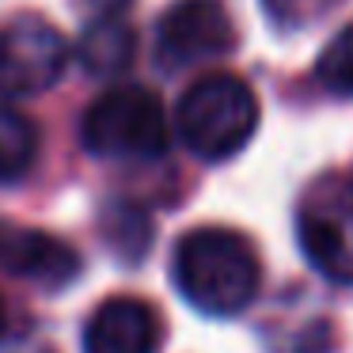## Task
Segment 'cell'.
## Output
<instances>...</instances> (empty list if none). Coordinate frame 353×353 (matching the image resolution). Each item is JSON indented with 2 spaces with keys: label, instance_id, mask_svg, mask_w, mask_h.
Here are the masks:
<instances>
[{
  "label": "cell",
  "instance_id": "6da1fadb",
  "mask_svg": "<svg viewBox=\"0 0 353 353\" xmlns=\"http://www.w3.org/2000/svg\"><path fill=\"white\" fill-rule=\"evenodd\" d=\"M171 277L186 304L205 315H239L259 296L262 266L254 247L232 228H194L179 239Z\"/></svg>",
  "mask_w": 353,
  "mask_h": 353
},
{
  "label": "cell",
  "instance_id": "30bf717a",
  "mask_svg": "<svg viewBox=\"0 0 353 353\" xmlns=\"http://www.w3.org/2000/svg\"><path fill=\"white\" fill-rule=\"evenodd\" d=\"M39 125L16 107H0V183H16L34 168Z\"/></svg>",
  "mask_w": 353,
  "mask_h": 353
},
{
  "label": "cell",
  "instance_id": "7a4b0ae2",
  "mask_svg": "<svg viewBox=\"0 0 353 353\" xmlns=\"http://www.w3.org/2000/svg\"><path fill=\"white\" fill-rule=\"evenodd\" d=\"M175 125L198 160H232L259 130V95L236 72H209L183 92Z\"/></svg>",
  "mask_w": 353,
  "mask_h": 353
},
{
  "label": "cell",
  "instance_id": "ba28073f",
  "mask_svg": "<svg viewBox=\"0 0 353 353\" xmlns=\"http://www.w3.org/2000/svg\"><path fill=\"white\" fill-rule=\"evenodd\" d=\"M0 266L12 277L34 281L42 289H65L80 274V254L50 232L4 228L0 232Z\"/></svg>",
  "mask_w": 353,
  "mask_h": 353
},
{
  "label": "cell",
  "instance_id": "5b68a950",
  "mask_svg": "<svg viewBox=\"0 0 353 353\" xmlns=\"http://www.w3.org/2000/svg\"><path fill=\"white\" fill-rule=\"evenodd\" d=\"M236 27L221 0H179L160 16L156 57L168 69H186L232 54Z\"/></svg>",
  "mask_w": 353,
  "mask_h": 353
},
{
  "label": "cell",
  "instance_id": "52a82bcc",
  "mask_svg": "<svg viewBox=\"0 0 353 353\" xmlns=\"http://www.w3.org/2000/svg\"><path fill=\"white\" fill-rule=\"evenodd\" d=\"M163 323L148 300L110 296L84 323V353H156Z\"/></svg>",
  "mask_w": 353,
  "mask_h": 353
},
{
  "label": "cell",
  "instance_id": "9c48e42d",
  "mask_svg": "<svg viewBox=\"0 0 353 353\" xmlns=\"http://www.w3.org/2000/svg\"><path fill=\"white\" fill-rule=\"evenodd\" d=\"M133 50H137V39L122 16H95L88 31L80 34V61L92 77L125 72L133 61Z\"/></svg>",
  "mask_w": 353,
  "mask_h": 353
},
{
  "label": "cell",
  "instance_id": "8992f818",
  "mask_svg": "<svg viewBox=\"0 0 353 353\" xmlns=\"http://www.w3.org/2000/svg\"><path fill=\"white\" fill-rule=\"evenodd\" d=\"M296 239L323 277L353 281V186L312 194L300 205Z\"/></svg>",
  "mask_w": 353,
  "mask_h": 353
},
{
  "label": "cell",
  "instance_id": "7c38bea8",
  "mask_svg": "<svg viewBox=\"0 0 353 353\" xmlns=\"http://www.w3.org/2000/svg\"><path fill=\"white\" fill-rule=\"evenodd\" d=\"M4 330H8V312H4V300H0V338H4Z\"/></svg>",
  "mask_w": 353,
  "mask_h": 353
},
{
  "label": "cell",
  "instance_id": "277c9868",
  "mask_svg": "<svg viewBox=\"0 0 353 353\" xmlns=\"http://www.w3.org/2000/svg\"><path fill=\"white\" fill-rule=\"evenodd\" d=\"M69 46L42 16H16L0 27V92L12 99L42 95L61 80Z\"/></svg>",
  "mask_w": 353,
  "mask_h": 353
},
{
  "label": "cell",
  "instance_id": "3957f363",
  "mask_svg": "<svg viewBox=\"0 0 353 353\" xmlns=\"http://www.w3.org/2000/svg\"><path fill=\"white\" fill-rule=\"evenodd\" d=\"M80 137L103 160H160L171 141L160 95L141 84L103 92L88 107Z\"/></svg>",
  "mask_w": 353,
  "mask_h": 353
},
{
  "label": "cell",
  "instance_id": "8fae6325",
  "mask_svg": "<svg viewBox=\"0 0 353 353\" xmlns=\"http://www.w3.org/2000/svg\"><path fill=\"white\" fill-rule=\"evenodd\" d=\"M315 80L334 95H350L353 99V23L338 31L327 42V50L315 61Z\"/></svg>",
  "mask_w": 353,
  "mask_h": 353
}]
</instances>
